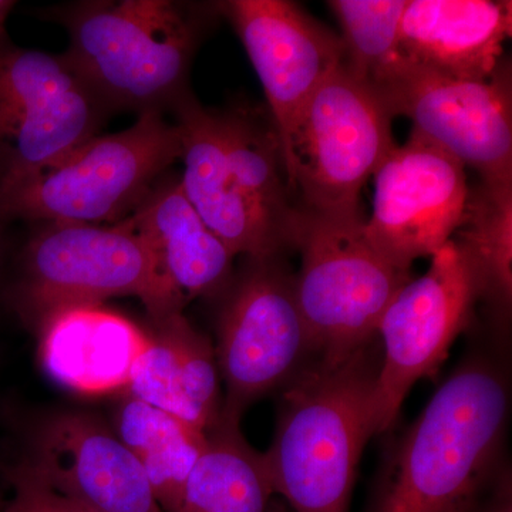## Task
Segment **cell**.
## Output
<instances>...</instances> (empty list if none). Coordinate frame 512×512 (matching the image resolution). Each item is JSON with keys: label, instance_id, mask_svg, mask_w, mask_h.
Returning <instances> with one entry per match:
<instances>
[{"label": "cell", "instance_id": "cell-16", "mask_svg": "<svg viewBox=\"0 0 512 512\" xmlns=\"http://www.w3.org/2000/svg\"><path fill=\"white\" fill-rule=\"evenodd\" d=\"M120 222L144 242L165 285L184 305L221 295L231 284L235 256L192 208L177 175H164Z\"/></svg>", "mask_w": 512, "mask_h": 512}, {"label": "cell", "instance_id": "cell-8", "mask_svg": "<svg viewBox=\"0 0 512 512\" xmlns=\"http://www.w3.org/2000/svg\"><path fill=\"white\" fill-rule=\"evenodd\" d=\"M222 295L215 350L225 383L220 421L239 424L249 404L288 382L313 348L284 256L247 258Z\"/></svg>", "mask_w": 512, "mask_h": 512}, {"label": "cell", "instance_id": "cell-14", "mask_svg": "<svg viewBox=\"0 0 512 512\" xmlns=\"http://www.w3.org/2000/svg\"><path fill=\"white\" fill-rule=\"evenodd\" d=\"M26 461L93 512H164L137 458L113 430L83 413L46 420Z\"/></svg>", "mask_w": 512, "mask_h": 512}, {"label": "cell", "instance_id": "cell-18", "mask_svg": "<svg viewBox=\"0 0 512 512\" xmlns=\"http://www.w3.org/2000/svg\"><path fill=\"white\" fill-rule=\"evenodd\" d=\"M153 325L128 380V396L210 433L222 410L220 370L210 340L183 312Z\"/></svg>", "mask_w": 512, "mask_h": 512}, {"label": "cell", "instance_id": "cell-26", "mask_svg": "<svg viewBox=\"0 0 512 512\" xmlns=\"http://www.w3.org/2000/svg\"><path fill=\"white\" fill-rule=\"evenodd\" d=\"M494 481V491L487 503H480L474 512H512V484L510 474L500 473Z\"/></svg>", "mask_w": 512, "mask_h": 512}, {"label": "cell", "instance_id": "cell-23", "mask_svg": "<svg viewBox=\"0 0 512 512\" xmlns=\"http://www.w3.org/2000/svg\"><path fill=\"white\" fill-rule=\"evenodd\" d=\"M114 433L143 467L163 511L177 510L207 433L131 396L121 403Z\"/></svg>", "mask_w": 512, "mask_h": 512}, {"label": "cell", "instance_id": "cell-6", "mask_svg": "<svg viewBox=\"0 0 512 512\" xmlns=\"http://www.w3.org/2000/svg\"><path fill=\"white\" fill-rule=\"evenodd\" d=\"M365 222L363 215L323 217L302 210L295 295L322 362H342L367 348L394 295L412 279L370 244Z\"/></svg>", "mask_w": 512, "mask_h": 512}, {"label": "cell", "instance_id": "cell-20", "mask_svg": "<svg viewBox=\"0 0 512 512\" xmlns=\"http://www.w3.org/2000/svg\"><path fill=\"white\" fill-rule=\"evenodd\" d=\"M229 177L282 251H295L302 208L286 175L281 141L268 111L218 110Z\"/></svg>", "mask_w": 512, "mask_h": 512}, {"label": "cell", "instance_id": "cell-24", "mask_svg": "<svg viewBox=\"0 0 512 512\" xmlns=\"http://www.w3.org/2000/svg\"><path fill=\"white\" fill-rule=\"evenodd\" d=\"M338 19L343 66L380 96L403 76L400 22L407 0H330Z\"/></svg>", "mask_w": 512, "mask_h": 512}, {"label": "cell", "instance_id": "cell-28", "mask_svg": "<svg viewBox=\"0 0 512 512\" xmlns=\"http://www.w3.org/2000/svg\"><path fill=\"white\" fill-rule=\"evenodd\" d=\"M8 210H6L5 200H3V175L0 173V255L3 252V245H5L6 234L10 224H13Z\"/></svg>", "mask_w": 512, "mask_h": 512}, {"label": "cell", "instance_id": "cell-11", "mask_svg": "<svg viewBox=\"0 0 512 512\" xmlns=\"http://www.w3.org/2000/svg\"><path fill=\"white\" fill-rule=\"evenodd\" d=\"M373 177L367 238L390 264L410 272L414 261L431 258L460 227L470 191L466 167L412 133L392 148Z\"/></svg>", "mask_w": 512, "mask_h": 512}, {"label": "cell", "instance_id": "cell-12", "mask_svg": "<svg viewBox=\"0 0 512 512\" xmlns=\"http://www.w3.org/2000/svg\"><path fill=\"white\" fill-rule=\"evenodd\" d=\"M412 133L473 168L480 180H512V73L507 57L485 80L446 79L404 70L384 93Z\"/></svg>", "mask_w": 512, "mask_h": 512}, {"label": "cell", "instance_id": "cell-10", "mask_svg": "<svg viewBox=\"0 0 512 512\" xmlns=\"http://www.w3.org/2000/svg\"><path fill=\"white\" fill-rule=\"evenodd\" d=\"M478 302L467 259L453 239L431 255L426 274L394 295L377 325L383 360L376 377V434L392 429L414 383L446 362Z\"/></svg>", "mask_w": 512, "mask_h": 512}, {"label": "cell", "instance_id": "cell-21", "mask_svg": "<svg viewBox=\"0 0 512 512\" xmlns=\"http://www.w3.org/2000/svg\"><path fill=\"white\" fill-rule=\"evenodd\" d=\"M451 239L467 259L478 302L505 325L512 306V180H480L470 187Z\"/></svg>", "mask_w": 512, "mask_h": 512}, {"label": "cell", "instance_id": "cell-27", "mask_svg": "<svg viewBox=\"0 0 512 512\" xmlns=\"http://www.w3.org/2000/svg\"><path fill=\"white\" fill-rule=\"evenodd\" d=\"M15 6L16 2L13 0H0V50L13 45L8 29H6V23H8L10 12L15 9Z\"/></svg>", "mask_w": 512, "mask_h": 512}, {"label": "cell", "instance_id": "cell-2", "mask_svg": "<svg viewBox=\"0 0 512 512\" xmlns=\"http://www.w3.org/2000/svg\"><path fill=\"white\" fill-rule=\"evenodd\" d=\"M510 409L504 376L470 360L387 454L370 512H474L495 480Z\"/></svg>", "mask_w": 512, "mask_h": 512}, {"label": "cell", "instance_id": "cell-19", "mask_svg": "<svg viewBox=\"0 0 512 512\" xmlns=\"http://www.w3.org/2000/svg\"><path fill=\"white\" fill-rule=\"evenodd\" d=\"M43 367L57 383L83 394L127 387L148 333L101 305L73 306L39 326Z\"/></svg>", "mask_w": 512, "mask_h": 512}, {"label": "cell", "instance_id": "cell-15", "mask_svg": "<svg viewBox=\"0 0 512 512\" xmlns=\"http://www.w3.org/2000/svg\"><path fill=\"white\" fill-rule=\"evenodd\" d=\"M511 30L510 0H407L399 55L404 70L485 80L505 59Z\"/></svg>", "mask_w": 512, "mask_h": 512}, {"label": "cell", "instance_id": "cell-25", "mask_svg": "<svg viewBox=\"0 0 512 512\" xmlns=\"http://www.w3.org/2000/svg\"><path fill=\"white\" fill-rule=\"evenodd\" d=\"M2 476L8 490L0 512H93L56 490L25 457L3 466Z\"/></svg>", "mask_w": 512, "mask_h": 512}, {"label": "cell", "instance_id": "cell-4", "mask_svg": "<svg viewBox=\"0 0 512 512\" xmlns=\"http://www.w3.org/2000/svg\"><path fill=\"white\" fill-rule=\"evenodd\" d=\"M181 157L174 121L146 113L126 130L97 134L62 160L3 188L13 221L113 225L150 194Z\"/></svg>", "mask_w": 512, "mask_h": 512}, {"label": "cell", "instance_id": "cell-9", "mask_svg": "<svg viewBox=\"0 0 512 512\" xmlns=\"http://www.w3.org/2000/svg\"><path fill=\"white\" fill-rule=\"evenodd\" d=\"M111 111L66 55L0 50V173L3 188L62 160L100 134Z\"/></svg>", "mask_w": 512, "mask_h": 512}, {"label": "cell", "instance_id": "cell-5", "mask_svg": "<svg viewBox=\"0 0 512 512\" xmlns=\"http://www.w3.org/2000/svg\"><path fill=\"white\" fill-rule=\"evenodd\" d=\"M13 306L29 325L73 306L136 296L153 322L183 312L144 242L126 225L39 224L25 245Z\"/></svg>", "mask_w": 512, "mask_h": 512}, {"label": "cell", "instance_id": "cell-17", "mask_svg": "<svg viewBox=\"0 0 512 512\" xmlns=\"http://www.w3.org/2000/svg\"><path fill=\"white\" fill-rule=\"evenodd\" d=\"M171 114L181 140V188L205 225L235 258L285 256L232 184L218 110L202 106L192 94Z\"/></svg>", "mask_w": 512, "mask_h": 512}, {"label": "cell", "instance_id": "cell-7", "mask_svg": "<svg viewBox=\"0 0 512 512\" xmlns=\"http://www.w3.org/2000/svg\"><path fill=\"white\" fill-rule=\"evenodd\" d=\"M393 119L383 97L343 62L323 80L293 134L286 170L303 211L363 215V187L396 146Z\"/></svg>", "mask_w": 512, "mask_h": 512}, {"label": "cell", "instance_id": "cell-22", "mask_svg": "<svg viewBox=\"0 0 512 512\" xmlns=\"http://www.w3.org/2000/svg\"><path fill=\"white\" fill-rule=\"evenodd\" d=\"M207 437L174 512H268L274 490L264 454L248 446L239 424L220 421Z\"/></svg>", "mask_w": 512, "mask_h": 512}, {"label": "cell", "instance_id": "cell-3", "mask_svg": "<svg viewBox=\"0 0 512 512\" xmlns=\"http://www.w3.org/2000/svg\"><path fill=\"white\" fill-rule=\"evenodd\" d=\"M379 369L367 348L320 362L286 390L272 446L264 454L274 494L295 512H349L357 466L376 434Z\"/></svg>", "mask_w": 512, "mask_h": 512}, {"label": "cell", "instance_id": "cell-13", "mask_svg": "<svg viewBox=\"0 0 512 512\" xmlns=\"http://www.w3.org/2000/svg\"><path fill=\"white\" fill-rule=\"evenodd\" d=\"M218 9L262 84L288 170L293 134L305 107L343 62L340 37L289 0H227L218 2Z\"/></svg>", "mask_w": 512, "mask_h": 512}, {"label": "cell", "instance_id": "cell-1", "mask_svg": "<svg viewBox=\"0 0 512 512\" xmlns=\"http://www.w3.org/2000/svg\"><path fill=\"white\" fill-rule=\"evenodd\" d=\"M36 16L66 29L64 55L111 114L141 116L192 96V62L221 13L218 2L84 0Z\"/></svg>", "mask_w": 512, "mask_h": 512}]
</instances>
